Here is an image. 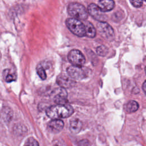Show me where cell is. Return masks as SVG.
I'll list each match as a JSON object with an SVG mask.
<instances>
[{"label": "cell", "instance_id": "obj_14", "mask_svg": "<svg viewBox=\"0 0 146 146\" xmlns=\"http://www.w3.org/2000/svg\"><path fill=\"white\" fill-rule=\"evenodd\" d=\"M86 35L89 38H94L96 35V29L90 22L86 21L84 23Z\"/></svg>", "mask_w": 146, "mask_h": 146}, {"label": "cell", "instance_id": "obj_17", "mask_svg": "<svg viewBox=\"0 0 146 146\" xmlns=\"http://www.w3.org/2000/svg\"><path fill=\"white\" fill-rule=\"evenodd\" d=\"M108 52V48L105 46L104 45H101L97 47L96 48V52L97 54L102 56H106Z\"/></svg>", "mask_w": 146, "mask_h": 146}, {"label": "cell", "instance_id": "obj_12", "mask_svg": "<svg viewBox=\"0 0 146 146\" xmlns=\"http://www.w3.org/2000/svg\"><path fill=\"white\" fill-rule=\"evenodd\" d=\"M98 6L103 12H106L112 10L115 6V3L112 0H102L99 2Z\"/></svg>", "mask_w": 146, "mask_h": 146}, {"label": "cell", "instance_id": "obj_13", "mask_svg": "<svg viewBox=\"0 0 146 146\" xmlns=\"http://www.w3.org/2000/svg\"><path fill=\"white\" fill-rule=\"evenodd\" d=\"M82 123L78 119H74L70 121V130L73 133H78L82 129Z\"/></svg>", "mask_w": 146, "mask_h": 146}, {"label": "cell", "instance_id": "obj_7", "mask_svg": "<svg viewBox=\"0 0 146 146\" xmlns=\"http://www.w3.org/2000/svg\"><path fill=\"white\" fill-rule=\"evenodd\" d=\"M97 27L100 34L108 40H112L114 37V31L111 26L106 22H99Z\"/></svg>", "mask_w": 146, "mask_h": 146}, {"label": "cell", "instance_id": "obj_6", "mask_svg": "<svg viewBox=\"0 0 146 146\" xmlns=\"http://www.w3.org/2000/svg\"><path fill=\"white\" fill-rule=\"evenodd\" d=\"M69 62L74 66H82L86 61L83 54L78 50H71L68 55Z\"/></svg>", "mask_w": 146, "mask_h": 146}, {"label": "cell", "instance_id": "obj_21", "mask_svg": "<svg viewBox=\"0 0 146 146\" xmlns=\"http://www.w3.org/2000/svg\"><path fill=\"white\" fill-rule=\"evenodd\" d=\"M145 73H146V67H145Z\"/></svg>", "mask_w": 146, "mask_h": 146}, {"label": "cell", "instance_id": "obj_1", "mask_svg": "<svg viewBox=\"0 0 146 146\" xmlns=\"http://www.w3.org/2000/svg\"><path fill=\"white\" fill-rule=\"evenodd\" d=\"M73 112V108L68 104L52 106L46 110L47 115L52 119H59L68 117L70 116Z\"/></svg>", "mask_w": 146, "mask_h": 146}, {"label": "cell", "instance_id": "obj_9", "mask_svg": "<svg viewBox=\"0 0 146 146\" xmlns=\"http://www.w3.org/2000/svg\"><path fill=\"white\" fill-rule=\"evenodd\" d=\"M54 102L57 104H64L67 102V93L64 88L56 89L52 94Z\"/></svg>", "mask_w": 146, "mask_h": 146}, {"label": "cell", "instance_id": "obj_11", "mask_svg": "<svg viewBox=\"0 0 146 146\" xmlns=\"http://www.w3.org/2000/svg\"><path fill=\"white\" fill-rule=\"evenodd\" d=\"M51 66V64L48 62L46 63L44 61L39 63L36 67V72L42 79H46L47 78V74L46 70L49 68Z\"/></svg>", "mask_w": 146, "mask_h": 146}, {"label": "cell", "instance_id": "obj_4", "mask_svg": "<svg viewBox=\"0 0 146 146\" xmlns=\"http://www.w3.org/2000/svg\"><path fill=\"white\" fill-rule=\"evenodd\" d=\"M67 74L74 80H81L86 78L88 74V70L82 66H71L67 68Z\"/></svg>", "mask_w": 146, "mask_h": 146}, {"label": "cell", "instance_id": "obj_10", "mask_svg": "<svg viewBox=\"0 0 146 146\" xmlns=\"http://www.w3.org/2000/svg\"><path fill=\"white\" fill-rule=\"evenodd\" d=\"M64 127V123L60 119H52L47 125L48 130L53 133H58L60 132Z\"/></svg>", "mask_w": 146, "mask_h": 146}, {"label": "cell", "instance_id": "obj_3", "mask_svg": "<svg viewBox=\"0 0 146 146\" xmlns=\"http://www.w3.org/2000/svg\"><path fill=\"white\" fill-rule=\"evenodd\" d=\"M66 25L68 29L75 35L80 37L86 35L84 25L80 21L69 18L66 21Z\"/></svg>", "mask_w": 146, "mask_h": 146}, {"label": "cell", "instance_id": "obj_20", "mask_svg": "<svg viewBox=\"0 0 146 146\" xmlns=\"http://www.w3.org/2000/svg\"><path fill=\"white\" fill-rule=\"evenodd\" d=\"M143 90L146 95V80L144 81V82L143 84Z\"/></svg>", "mask_w": 146, "mask_h": 146}, {"label": "cell", "instance_id": "obj_15", "mask_svg": "<svg viewBox=\"0 0 146 146\" xmlns=\"http://www.w3.org/2000/svg\"><path fill=\"white\" fill-rule=\"evenodd\" d=\"M3 77L6 82H11L16 79V75L15 73L13 72L11 70L6 69L3 72Z\"/></svg>", "mask_w": 146, "mask_h": 146}, {"label": "cell", "instance_id": "obj_5", "mask_svg": "<svg viewBox=\"0 0 146 146\" xmlns=\"http://www.w3.org/2000/svg\"><path fill=\"white\" fill-rule=\"evenodd\" d=\"M88 12L96 20L99 22H104L107 19V15L104 14L99 7L95 3H91L88 7Z\"/></svg>", "mask_w": 146, "mask_h": 146}, {"label": "cell", "instance_id": "obj_19", "mask_svg": "<svg viewBox=\"0 0 146 146\" xmlns=\"http://www.w3.org/2000/svg\"><path fill=\"white\" fill-rule=\"evenodd\" d=\"M130 2L135 7H139L143 4V1H130Z\"/></svg>", "mask_w": 146, "mask_h": 146}, {"label": "cell", "instance_id": "obj_2", "mask_svg": "<svg viewBox=\"0 0 146 146\" xmlns=\"http://www.w3.org/2000/svg\"><path fill=\"white\" fill-rule=\"evenodd\" d=\"M68 14L78 20H85L88 17V11L85 7L78 2H72L67 7Z\"/></svg>", "mask_w": 146, "mask_h": 146}, {"label": "cell", "instance_id": "obj_8", "mask_svg": "<svg viewBox=\"0 0 146 146\" xmlns=\"http://www.w3.org/2000/svg\"><path fill=\"white\" fill-rule=\"evenodd\" d=\"M58 84L62 88H68L75 84V80L68 74H60L56 78Z\"/></svg>", "mask_w": 146, "mask_h": 146}, {"label": "cell", "instance_id": "obj_18", "mask_svg": "<svg viewBox=\"0 0 146 146\" xmlns=\"http://www.w3.org/2000/svg\"><path fill=\"white\" fill-rule=\"evenodd\" d=\"M25 146H39V143L36 139L31 137L26 140Z\"/></svg>", "mask_w": 146, "mask_h": 146}, {"label": "cell", "instance_id": "obj_16", "mask_svg": "<svg viewBox=\"0 0 146 146\" xmlns=\"http://www.w3.org/2000/svg\"><path fill=\"white\" fill-rule=\"evenodd\" d=\"M139 107V104L135 100H130L126 105V110L129 113L136 111Z\"/></svg>", "mask_w": 146, "mask_h": 146}]
</instances>
